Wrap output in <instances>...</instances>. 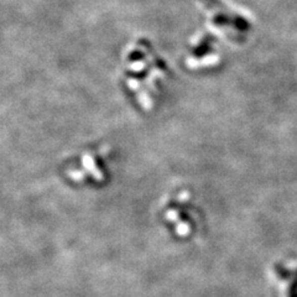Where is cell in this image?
<instances>
[{"mask_svg":"<svg viewBox=\"0 0 297 297\" xmlns=\"http://www.w3.org/2000/svg\"><path fill=\"white\" fill-rule=\"evenodd\" d=\"M165 218L180 237H190L196 229L197 220L192 213L191 202L187 197L177 196L167 204Z\"/></svg>","mask_w":297,"mask_h":297,"instance_id":"6da1fadb","label":"cell"}]
</instances>
